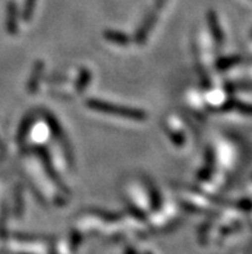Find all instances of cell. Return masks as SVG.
Here are the masks:
<instances>
[{
	"mask_svg": "<svg viewBox=\"0 0 252 254\" xmlns=\"http://www.w3.org/2000/svg\"><path fill=\"white\" fill-rule=\"evenodd\" d=\"M88 106L97 110V111L115 114V115L122 116V118H128V119H134V120L146 119V114H144L143 111H139V110H135V109H128V107L113 106V105H111V103L102 102V101L92 100L88 102Z\"/></svg>",
	"mask_w": 252,
	"mask_h": 254,
	"instance_id": "6da1fadb",
	"label": "cell"
},
{
	"mask_svg": "<svg viewBox=\"0 0 252 254\" xmlns=\"http://www.w3.org/2000/svg\"><path fill=\"white\" fill-rule=\"evenodd\" d=\"M105 38L111 39L117 44H126L128 43V38L124 35V34H120V32H105Z\"/></svg>",
	"mask_w": 252,
	"mask_h": 254,
	"instance_id": "7a4b0ae2",
	"label": "cell"
},
{
	"mask_svg": "<svg viewBox=\"0 0 252 254\" xmlns=\"http://www.w3.org/2000/svg\"><path fill=\"white\" fill-rule=\"evenodd\" d=\"M32 9H34V0H27V5H26V16H27V18H30V16H31Z\"/></svg>",
	"mask_w": 252,
	"mask_h": 254,
	"instance_id": "3957f363",
	"label": "cell"
}]
</instances>
